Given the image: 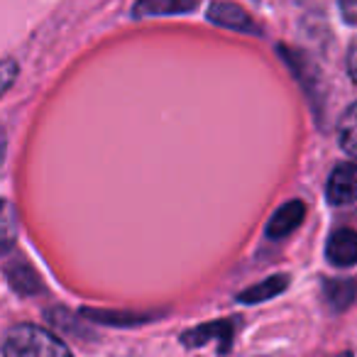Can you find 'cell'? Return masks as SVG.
<instances>
[{
    "mask_svg": "<svg viewBox=\"0 0 357 357\" xmlns=\"http://www.w3.org/2000/svg\"><path fill=\"white\" fill-rule=\"evenodd\" d=\"M3 357H74L64 340L35 323L10 328L3 342Z\"/></svg>",
    "mask_w": 357,
    "mask_h": 357,
    "instance_id": "obj_1",
    "label": "cell"
},
{
    "mask_svg": "<svg viewBox=\"0 0 357 357\" xmlns=\"http://www.w3.org/2000/svg\"><path fill=\"white\" fill-rule=\"evenodd\" d=\"M233 337H235V321L225 318V321H211L204 323V326L184 331L181 333V345L189 347V350H199V347H206L208 342H215L220 355H225V352H230Z\"/></svg>",
    "mask_w": 357,
    "mask_h": 357,
    "instance_id": "obj_2",
    "label": "cell"
},
{
    "mask_svg": "<svg viewBox=\"0 0 357 357\" xmlns=\"http://www.w3.org/2000/svg\"><path fill=\"white\" fill-rule=\"evenodd\" d=\"M328 204L333 206H350L357 204V164L340 162L333 167L331 176L326 181Z\"/></svg>",
    "mask_w": 357,
    "mask_h": 357,
    "instance_id": "obj_3",
    "label": "cell"
},
{
    "mask_svg": "<svg viewBox=\"0 0 357 357\" xmlns=\"http://www.w3.org/2000/svg\"><path fill=\"white\" fill-rule=\"evenodd\" d=\"M208 20L213 25L233 32H243V35H262V30L250 17V13L245 8L235 6V3H213L208 8Z\"/></svg>",
    "mask_w": 357,
    "mask_h": 357,
    "instance_id": "obj_4",
    "label": "cell"
},
{
    "mask_svg": "<svg viewBox=\"0 0 357 357\" xmlns=\"http://www.w3.org/2000/svg\"><path fill=\"white\" fill-rule=\"evenodd\" d=\"M306 218V204L303 201H287L284 206H279L274 211V215L269 218L267 228H264V235L269 240H284L287 235H291L298 225Z\"/></svg>",
    "mask_w": 357,
    "mask_h": 357,
    "instance_id": "obj_5",
    "label": "cell"
},
{
    "mask_svg": "<svg viewBox=\"0 0 357 357\" xmlns=\"http://www.w3.org/2000/svg\"><path fill=\"white\" fill-rule=\"evenodd\" d=\"M326 259L333 267H352L357 264V233L350 228H337L326 243Z\"/></svg>",
    "mask_w": 357,
    "mask_h": 357,
    "instance_id": "obj_6",
    "label": "cell"
},
{
    "mask_svg": "<svg viewBox=\"0 0 357 357\" xmlns=\"http://www.w3.org/2000/svg\"><path fill=\"white\" fill-rule=\"evenodd\" d=\"M289 284H291L289 274H274V277L262 279V282L255 284V287L243 289V291L238 294V301L240 303H262V301H269V298H274V296H279V294L287 291Z\"/></svg>",
    "mask_w": 357,
    "mask_h": 357,
    "instance_id": "obj_7",
    "label": "cell"
},
{
    "mask_svg": "<svg viewBox=\"0 0 357 357\" xmlns=\"http://www.w3.org/2000/svg\"><path fill=\"white\" fill-rule=\"evenodd\" d=\"M355 282L352 279H326L323 282V298H326L328 308L335 313L345 311L352 301H355Z\"/></svg>",
    "mask_w": 357,
    "mask_h": 357,
    "instance_id": "obj_8",
    "label": "cell"
},
{
    "mask_svg": "<svg viewBox=\"0 0 357 357\" xmlns=\"http://www.w3.org/2000/svg\"><path fill=\"white\" fill-rule=\"evenodd\" d=\"M84 313L89 321L103 323L110 328H130V326H142L154 318V313H125V311H93V308H84Z\"/></svg>",
    "mask_w": 357,
    "mask_h": 357,
    "instance_id": "obj_9",
    "label": "cell"
},
{
    "mask_svg": "<svg viewBox=\"0 0 357 357\" xmlns=\"http://www.w3.org/2000/svg\"><path fill=\"white\" fill-rule=\"evenodd\" d=\"M337 142L345 154L357 159V103L347 105L337 120Z\"/></svg>",
    "mask_w": 357,
    "mask_h": 357,
    "instance_id": "obj_10",
    "label": "cell"
},
{
    "mask_svg": "<svg viewBox=\"0 0 357 357\" xmlns=\"http://www.w3.org/2000/svg\"><path fill=\"white\" fill-rule=\"evenodd\" d=\"M196 10V3H162V0H144L132 8V17L144 20L152 15H181Z\"/></svg>",
    "mask_w": 357,
    "mask_h": 357,
    "instance_id": "obj_11",
    "label": "cell"
},
{
    "mask_svg": "<svg viewBox=\"0 0 357 357\" xmlns=\"http://www.w3.org/2000/svg\"><path fill=\"white\" fill-rule=\"evenodd\" d=\"M8 274V282H10V287L15 289L17 294H22V296H32V294L40 289V279H37V274L32 272V267H27L25 262H13L8 264L6 269Z\"/></svg>",
    "mask_w": 357,
    "mask_h": 357,
    "instance_id": "obj_12",
    "label": "cell"
},
{
    "mask_svg": "<svg viewBox=\"0 0 357 357\" xmlns=\"http://www.w3.org/2000/svg\"><path fill=\"white\" fill-rule=\"evenodd\" d=\"M347 76H350V81L357 86V40L350 45V50H347Z\"/></svg>",
    "mask_w": 357,
    "mask_h": 357,
    "instance_id": "obj_13",
    "label": "cell"
},
{
    "mask_svg": "<svg viewBox=\"0 0 357 357\" xmlns=\"http://www.w3.org/2000/svg\"><path fill=\"white\" fill-rule=\"evenodd\" d=\"M337 10H340L342 20H345L347 25H357V0H352V3H340Z\"/></svg>",
    "mask_w": 357,
    "mask_h": 357,
    "instance_id": "obj_14",
    "label": "cell"
},
{
    "mask_svg": "<svg viewBox=\"0 0 357 357\" xmlns=\"http://www.w3.org/2000/svg\"><path fill=\"white\" fill-rule=\"evenodd\" d=\"M15 71H17V64L13 59H6L3 61V89H10V84H13V76H15Z\"/></svg>",
    "mask_w": 357,
    "mask_h": 357,
    "instance_id": "obj_15",
    "label": "cell"
},
{
    "mask_svg": "<svg viewBox=\"0 0 357 357\" xmlns=\"http://www.w3.org/2000/svg\"><path fill=\"white\" fill-rule=\"evenodd\" d=\"M335 357H355V355H352L350 350H345V352H340V355H335Z\"/></svg>",
    "mask_w": 357,
    "mask_h": 357,
    "instance_id": "obj_16",
    "label": "cell"
}]
</instances>
